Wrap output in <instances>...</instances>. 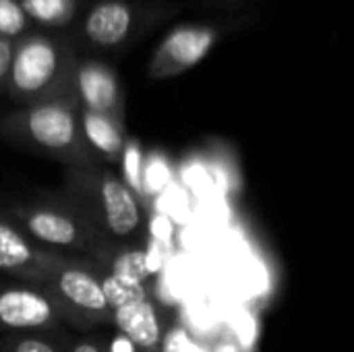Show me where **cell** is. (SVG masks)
Masks as SVG:
<instances>
[{"instance_id":"6da1fadb","label":"cell","mask_w":354,"mask_h":352,"mask_svg":"<svg viewBox=\"0 0 354 352\" xmlns=\"http://www.w3.org/2000/svg\"><path fill=\"white\" fill-rule=\"evenodd\" d=\"M56 195L104 243L112 247H141L145 234L141 199L106 164L64 168L62 191Z\"/></svg>"},{"instance_id":"7a4b0ae2","label":"cell","mask_w":354,"mask_h":352,"mask_svg":"<svg viewBox=\"0 0 354 352\" xmlns=\"http://www.w3.org/2000/svg\"><path fill=\"white\" fill-rule=\"evenodd\" d=\"M77 48L68 31H29L15 39L4 95L17 106L75 98Z\"/></svg>"},{"instance_id":"3957f363","label":"cell","mask_w":354,"mask_h":352,"mask_svg":"<svg viewBox=\"0 0 354 352\" xmlns=\"http://www.w3.org/2000/svg\"><path fill=\"white\" fill-rule=\"evenodd\" d=\"M0 139L31 154L52 158L66 168L102 164L83 139L77 98L19 106L17 110L2 114Z\"/></svg>"},{"instance_id":"277c9868","label":"cell","mask_w":354,"mask_h":352,"mask_svg":"<svg viewBox=\"0 0 354 352\" xmlns=\"http://www.w3.org/2000/svg\"><path fill=\"white\" fill-rule=\"evenodd\" d=\"M178 4L172 0H95L71 37L83 54H120L166 23Z\"/></svg>"},{"instance_id":"5b68a950","label":"cell","mask_w":354,"mask_h":352,"mask_svg":"<svg viewBox=\"0 0 354 352\" xmlns=\"http://www.w3.org/2000/svg\"><path fill=\"white\" fill-rule=\"evenodd\" d=\"M6 218L41 249L77 251L100 268L116 249L104 243L58 195L41 201H12L6 207Z\"/></svg>"},{"instance_id":"8992f818","label":"cell","mask_w":354,"mask_h":352,"mask_svg":"<svg viewBox=\"0 0 354 352\" xmlns=\"http://www.w3.org/2000/svg\"><path fill=\"white\" fill-rule=\"evenodd\" d=\"M79 332L110 326L112 309L100 284V266L89 259L56 253L39 286Z\"/></svg>"},{"instance_id":"52a82bcc","label":"cell","mask_w":354,"mask_h":352,"mask_svg":"<svg viewBox=\"0 0 354 352\" xmlns=\"http://www.w3.org/2000/svg\"><path fill=\"white\" fill-rule=\"evenodd\" d=\"M247 19H216L180 23L172 27L153 48L147 62L151 81H166L197 66L228 33L241 29Z\"/></svg>"},{"instance_id":"ba28073f","label":"cell","mask_w":354,"mask_h":352,"mask_svg":"<svg viewBox=\"0 0 354 352\" xmlns=\"http://www.w3.org/2000/svg\"><path fill=\"white\" fill-rule=\"evenodd\" d=\"M64 317L54 301L37 286L0 282V332H44L64 328Z\"/></svg>"},{"instance_id":"9c48e42d","label":"cell","mask_w":354,"mask_h":352,"mask_svg":"<svg viewBox=\"0 0 354 352\" xmlns=\"http://www.w3.org/2000/svg\"><path fill=\"white\" fill-rule=\"evenodd\" d=\"M73 87L81 110L104 114L124 124V91L116 71L104 58L79 52Z\"/></svg>"},{"instance_id":"30bf717a","label":"cell","mask_w":354,"mask_h":352,"mask_svg":"<svg viewBox=\"0 0 354 352\" xmlns=\"http://www.w3.org/2000/svg\"><path fill=\"white\" fill-rule=\"evenodd\" d=\"M56 251L41 249L25 237L8 218L0 214V272L19 282L39 286Z\"/></svg>"},{"instance_id":"8fae6325","label":"cell","mask_w":354,"mask_h":352,"mask_svg":"<svg viewBox=\"0 0 354 352\" xmlns=\"http://www.w3.org/2000/svg\"><path fill=\"white\" fill-rule=\"evenodd\" d=\"M110 326L137 352H160L168 334L166 315L151 297L112 309Z\"/></svg>"},{"instance_id":"7c38bea8","label":"cell","mask_w":354,"mask_h":352,"mask_svg":"<svg viewBox=\"0 0 354 352\" xmlns=\"http://www.w3.org/2000/svg\"><path fill=\"white\" fill-rule=\"evenodd\" d=\"M79 124L87 147L102 164L118 166L127 141V127L104 114L79 108Z\"/></svg>"},{"instance_id":"4fadbf2b","label":"cell","mask_w":354,"mask_h":352,"mask_svg":"<svg viewBox=\"0 0 354 352\" xmlns=\"http://www.w3.org/2000/svg\"><path fill=\"white\" fill-rule=\"evenodd\" d=\"M37 31H66L79 15V0H19Z\"/></svg>"},{"instance_id":"5bb4252c","label":"cell","mask_w":354,"mask_h":352,"mask_svg":"<svg viewBox=\"0 0 354 352\" xmlns=\"http://www.w3.org/2000/svg\"><path fill=\"white\" fill-rule=\"evenodd\" d=\"M73 338L62 328L0 336V352H68Z\"/></svg>"},{"instance_id":"9a60e30c","label":"cell","mask_w":354,"mask_h":352,"mask_svg":"<svg viewBox=\"0 0 354 352\" xmlns=\"http://www.w3.org/2000/svg\"><path fill=\"white\" fill-rule=\"evenodd\" d=\"M102 268L122 280L141 282V284H145L147 276L151 274V263L143 247H116L112 249V253L108 255Z\"/></svg>"},{"instance_id":"2e32d148","label":"cell","mask_w":354,"mask_h":352,"mask_svg":"<svg viewBox=\"0 0 354 352\" xmlns=\"http://www.w3.org/2000/svg\"><path fill=\"white\" fill-rule=\"evenodd\" d=\"M100 284H102V290H104V297H106L110 309L122 307L133 301H143L149 297V290L145 288V284L122 280V278L106 272L104 268H100Z\"/></svg>"},{"instance_id":"e0dca14e","label":"cell","mask_w":354,"mask_h":352,"mask_svg":"<svg viewBox=\"0 0 354 352\" xmlns=\"http://www.w3.org/2000/svg\"><path fill=\"white\" fill-rule=\"evenodd\" d=\"M118 166L122 168L120 180L141 199L143 197V168H145V162H143L141 143L135 137H127L122 158H120Z\"/></svg>"},{"instance_id":"ac0fdd59","label":"cell","mask_w":354,"mask_h":352,"mask_svg":"<svg viewBox=\"0 0 354 352\" xmlns=\"http://www.w3.org/2000/svg\"><path fill=\"white\" fill-rule=\"evenodd\" d=\"M33 31L23 6L19 0H0V37L19 39L25 33Z\"/></svg>"},{"instance_id":"d6986e66","label":"cell","mask_w":354,"mask_h":352,"mask_svg":"<svg viewBox=\"0 0 354 352\" xmlns=\"http://www.w3.org/2000/svg\"><path fill=\"white\" fill-rule=\"evenodd\" d=\"M68 352H112V346L104 334L89 330V332H83L81 336L73 338Z\"/></svg>"},{"instance_id":"ffe728a7","label":"cell","mask_w":354,"mask_h":352,"mask_svg":"<svg viewBox=\"0 0 354 352\" xmlns=\"http://www.w3.org/2000/svg\"><path fill=\"white\" fill-rule=\"evenodd\" d=\"M12 39L0 37V95H4L6 89V79H8V68H10V58H12Z\"/></svg>"},{"instance_id":"44dd1931","label":"cell","mask_w":354,"mask_h":352,"mask_svg":"<svg viewBox=\"0 0 354 352\" xmlns=\"http://www.w3.org/2000/svg\"><path fill=\"white\" fill-rule=\"evenodd\" d=\"M203 2H207V4H216V6H234V4H239L241 0H203Z\"/></svg>"},{"instance_id":"7402d4cb","label":"cell","mask_w":354,"mask_h":352,"mask_svg":"<svg viewBox=\"0 0 354 352\" xmlns=\"http://www.w3.org/2000/svg\"><path fill=\"white\" fill-rule=\"evenodd\" d=\"M0 116H2V112H0Z\"/></svg>"}]
</instances>
